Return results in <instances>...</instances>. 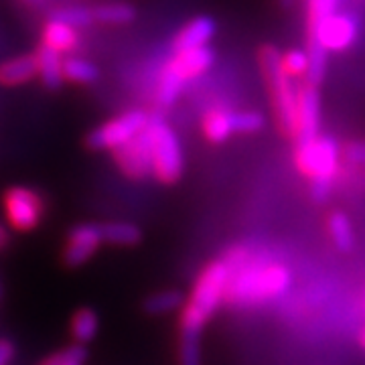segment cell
I'll return each instance as SVG.
<instances>
[{"mask_svg":"<svg viewBox=\"0 0 365 365\" xmlns=\"http://www.w3.org/2000/svg\"><path fill=\"white\" fill-rule=\"evenodd\" d=\"M321 124V98L314 83H302L297 88V146L311 143L319 136Z\"/></svg>","mask_w":365,"mask_h":365,"instance_id":"cell-10","label":"cell"},{"mask_svg":"<svg viewBox=\"0 0 365 365\" xmlns=\"http://www.w3.org/2000/svg\"><path fill=\"white\" fill-rule=\"evenodd\" d=\"M361 343H364V345H365V331H364V335H361Z\"/></svg>","mask_w":365,"mask_h":365,"instance_id":"cell-33","label":"cell"},{"mask_svg":"<svg viewBox=\"0 0 365 365\" xmlns=\"http://www.w3.org/2000/svg\"><path fill=\"white\" fill-rule=\"evenodd\" d=\"M35 57H37V76L43 81V86L47 90H59L63 86V81H66V76H63V55L41 43Z\"/></svg>","mask_w":365,"mask_h":365,"instance_id":"cell-14","label":"cell"},{"mask_svg":"<svg viewBox=\"0 0 365 365\" xmlns=\"http://www.w3.org/2000/svg\"><path fill=\"white\" fill-rule=\"evenodd\" d=\"M280 61L290 78L307 76V71H309V55L302 49H290L284 55H280Z\"/></svg>","mask_w":365,"mask_h":365,"instance_id":"cell-27","label":"cell"},{"mask_svg":"<svg viewBox=\"0 0 365 365\" xmlns=\"http://www.w3.org/2000/svg\"><path fill=\"white\" fill-rule=\"evenodd\" d=\"M292 284V274L282 264H260L252 256L232 274L225 300L232 307H250L260 300L276 299Z\"/></svg>","mask_w":365,"mask_h":365,"instance_id":"cell-2","label":"cell"},{"mask_svg":"<svg viewBox=\"0 0 365 365\" xmlns=\"http://www.w3.org/2000/svg\"><path fill=\"white\" fill-rule=\"evenodd\" d=\"M234 124L235 132H240V134H254V132H258L264 128L266 120H264V116H262L260 112L248 110V112H235Z\"/></svg>","mask_w":365,"mask_h":365,"instance_id":"cell-28","label":"cell"},{"mask_svg":"<svg viewBox=\"0 0 365 365\" xmlns=\"http://www.w3.org/2000/svg\"><path fill=\"white\" fill-rule=\"evenodd\" d=\"M88 357V353L83 349V345H71V347H66L61 351L53 353L49 357H45L39 365H83Z\"/></svg>","mask_w":365,"mask_h":365,"instance_id":"cell-26","label":"cell"},{"mask_svg":"<svg viewBox=\"0 0 365 365\" xmlns=\"http://www.w3.org/2000/svg\"><path fill=\"white\" fill-rule=\"evenodd\" d=\"M262 76L266 79V86L270 91L274 118L278 124V130L288 138H294L297 134V88L292 78L288 76L280 61V53L272 45H264L258 53Z\"/></svg>","mask_w":365,"mask_h":365,"instance_id":"cell-3","label":"cell"},{"mask_svg":"<svg viewBox=\"0 0 365 365\" xmlns=\"http://www.w3.org/2000/svg\"><path fill=\"white\" fill-rule=\"evenodd\" d=\"M9 242H11V237H9V232H6V227L0 223V250H4L9 246Z\"/></svg>","mask_w":365,"mask_h":365,"instance_id":"cell-31","label":"cell"},{"mask_svg":"<svg viewBox=\"0 0 365 365\" xmlns=\"http://www.w3.org/2000/svg\"><path fill=\"white\" fill-rule=\"evenodd\" d=\"M148 114L143 110H130L122 116L112 118L98 126L88 136V144L93 150H116L118 146L126 144L134 136H138L148 124Z\"/></svg>","mask_w":365,"mask_h":365,"instance_id":"cell-8","label":"cell"},{"mask_svg":"<svg viewBox=\"0 0 365 365\" xmlns=\"http://www.w3.org/2000/svg\"><path fill=\"white\" fill-rule=\"evenodd\" d=\"M150 140L153 175L160 182H177L182 175V148L175 130L160 116H150L146 124Z\"/></svg>","mask_w":365,"mask_h":365,"instance_id":"cell-5","label":"cell"},{"mask_svg":"<svg viewBox=\"0 0 365 365\" xmlns=\"http://www.w3.org/2000/svg\"><path fill=\"white\" fill-rule=\"evenodd\" d=\"M102 235H104L106 244L112 246H122V248H130L140 244L143 232L136 223L130 222H110L102 225Z\"/></svg>","mask_w":365,"mask_h":365,"instance_id":"cell-18","label":"cell"},{"mask_svg":"<svg viewBox=\"0 0 365 365\" xmlns=\"http://www.w3.org/2000/svg\"><path fill=\"white\" fill-rule=\"evenodd\" d=\"M343 157L353 165H365V143H351L345 146Z\"/></svg>","mask_w":365,"mask_h":365,"instance_id":"cell-29","label":"cell"},{"mask_svg":"<svg viewBox=\"0 0 365 365\" xmlns=\"http://www.w3.org/2000/svg\"><path fill=\"white\" fill-rule=\"evenodd\" d=\"M102 242H104L102 225L79 223L67 234L66 248H63V264L69 268H79L81 264H86L98 252Z\"/></svg>","mask_w":365,"mask_h":365,"instance_id":"cell-11","label":"cell"},{"mask_svg":"<svg viewBox=\"0 0 365 365\" xmlns=\"http://www.w3.org/2000/svg\"><path fill=\"white\" fill-rule=\"evenodd\" d=\"M329 234L333 244L337 246L339 252H351L355 248V234H353V225L349 217L341 211L331 213L329 217Z\"/></svg>","mask_w":365,"mask_h":365,"instance_id":"cell-22","label":"cell"},{"mask_svg":"<svg viewBox=\"0 0 365 365\" xmlns=\"http://www.w3.org/2000/svg\"><path fill=\"white\" fill-rule=\"evenodd\" d=\"M341 148L331 136H317L297 146V167L311 182H333L339 170Z\"/></svg>","mask_w":365,"mask_h":365,"instance_id":"cell-6","label":"cell"},{"mask_svg":"<svg viewBox=\"0 0 365 365\" xmlns=\"http://www.w3.org/2000/svg\"><path fill=\"white\" fill-rule=\"evenodd\" d=\"M232 274H234V268L225 258L211 262L203 268V272L197 278L191 297L182 304L179 339L201 341V333L207 325V321L225 300Z\"/></svg>","mask_w":365,"mask_h":365,"instance_id":"cell-1","label":"cell"},{"mask_svg":"<svg viewBox=\"0 0 365 365\" xmlns=\"http://www.w3.org/2000/svg\"><path fill=\"white\" fill-rule=\"evenodd\" d=\"M63 76L69 81H73V83H79V86H90L93 83L98 76H100V71H98V67L93 66L91 61L88 59H81V57H67L63 59Z\"/></svg>","mask_w":365,"mask_h":365,"instance_id":"cell-23","label":"cell"},{"mask_svg":"<svg viewBox=\"0 0 365 365\" xmlns=\"http://www.w3.org/2000/svg\"><path fill=\"white\" fill-rule=\"evenodd\" d=\"M337 4H339V0H309V4H307L309 31H314L331 14L337 13Z\"/></svg>","mask_w":365,"mask_h":365,"instance_id":"cell-25","label":"cell"},{"mask_svg":"<svg viewBox=\"0 0 365 365\" xmlns=\"http://www.w3.org/2000/svg\"><path fill=\"white\" fill-rule=\"evenodd\" d=\"M182 304H185V299L181 292L169 288V290H158L144 300V311L153 317H163V314L177 313L179 309H182Z\"/></svg>","mask_w":365,"mask_h":365,"instance_id":"cell-19","label":"cell"},{"mask_svg":"<svg viewBox=\"0 0 365 365\" xmlns=\"http://www.w3.org/2000/svg\"><path fill=\"white\" fill-rule=\"evenodd\" d=\"M215 35V23L209 16H197L193 21H189L177 33V37L173 39V51H189V49H199V47H207L209 41Z\"/></svg>","mask_w":365,"mask_h":365,"instance_id":"cell-13","label":"cell"},{"mask_svg":"<svg viewBox=\"0 0 365 365\" xmlns=\"http://www.w3.org/2000/svg\"><path fill=\"white\" fill-rule=\"evenodd\" d=\"M2 205H4L6 222L16 232H33L43 222L47 209V203L39 191L21 185L11 187L4 193Z\"/></svg>","mask_w":365,"mask_h":365,"instance_id":"cell-7","label":"cell"},{"mask_svg":"<svg viewBox=\"0 0 365 365\" xmlns=\"http://www.w3.org/2000/svg\"><path fill=\"white\" fill-rule=\"evenodd\" d=\"M213 59H215V55L209 47L175 53L163 69V76L158 81L157 104L160 108H169L175 104L182 88L193 78H199L201 73H205L213 63Z\"/></svg>","mask_w":365,"mask_h":365,"instance_id":"cell-4","label":"cell"},{"mask_svg":"<svg viewBox=\"0 0 365 365\" xmlns=\"http://www.w3.org/2000/svg\"><path fill=\"white\" fill-rule=\"evenodd\" d=\"M364 2H365V0H364Z\"/></svg>","mask_w":365,"mask_h":365,"instance_id":"cell-34","label":"cell"},{"mask_svg":"<svg viewBox=\"0 0 365 365\" xmlns=\"http://www.w3.org/2000/svg\"><path fill=\"white\" fill-rule=\"evenodd\" d=\"M292 2H294V0H280V4H282V6H290Z\"/></svg>","mask_w":365,"mask_h":365,"instance_id":"cell-32","label":"cell"},{"mask_svg":"<svg viewBox=\"0 0 365 365\" xmlns=\"http://www.w3.org/2000/svg\"><path fill=\"white\" fill-rule=\"evenodd\" d=\"M98 329H100V319L88 307L79 309L78 313L73 314V319H71V337L76 339L78 345L90 343L98 335Z\"/></svg>","mask_w":365,"mask_h":365,"instance_id":"cell-21","label":"cell"},{"mask_svg":"<svg viewBox=\"0 0 365 365\" xmlns=\"http://www.w3.org/2000/svg\"><path fill=\"white\" fill-rule=\"evenodd\" d=\"M114 153L118 169L130 179H144L153 175V157H150V140L144 128L138 136H134L126 144L118 146Z\"/></svg>","mask_w":365,"mask_h":365,"instance_id":"cell-12","label":"cell"},{"mask_svg":"<svg viewBox=\"0 0 365 365\" xmlns=\"http://www.w3.org/2000/svg\"><path fill=\"white\" fill-rule=\"evenodd\" d=\"M14 357V347L11 341L0 339V365H9Z\"/></svg>","mask_w":365,"mask_h":365,"instance_id":"cell-30","label":"cell"},{"mask_svg":"<svg viewBox=\"0 0 365 365\" xmlns=\"http://www.w3.org/2000/svg\"><path fill=\"white\" fill-rule=\"evenodd\" d=\"M234 114L225 108H213L203 118V134L209 143H225L232 134H235Z\"/></svg>","mask_w":365,"mask_h":365,"instance_id":"cell-17","label":"cell"},{"mask_svg":"<svg viewBox=\"0 0 365 365\" xmlns=\"http://www.w3.org/2000/svg\"><path fill=\"white\" fill-rule=\"evenodd\" d=\"M37 76V57L19 55L0 66V83L2 86H23Z\"/></svg>","mask_w":365,"mask_h":365,"instance_id":"cell-16","label":"cell"},{"mask_svg":"<svg viewBox=\"0 0 365 365\" xmlns=\"http://www.w3.org/2000/svg\"><path fill=\"white\" fill-rule=\"evenodd\" d=\"M91 11H93V21L104 25H128L136 19L134 6L124 2H106V4H98Z\"/></svg>","mask_w":365,"mask_h":365,"instance_id":"cell-20","label":"cell"},{"mask_svg":"<svg viewBox=\"0 0 365 365\" xmlns=\"http://www.w3.org/2000/svg\"><path fill=\"white\" fill-rule=\"evenodd\" d=\"M51 19L63 21L67 25L79 29V26H88L93 23V11L88 6H81V4H67V6L53 11Z\"/></svg>","mask_w":365,"mask_h":365,"instance_id":"cell-24","label":"cell"},{"mask_svg":"<svg viewBox=\"0 0 365 365\" xmlns=\"http://www.w3.org/2000/svg\"><path fill=\"white\" fill-rule=\"evenodd\" d=\"M43 45L51 47L61 55L76 51L79 47V33L76 26L67 25L63 21L49 19V23L43 26Z\"/></svg>","mask_w":365,"mask_h":365,"instance_id":"cell-15","label":"cell"},{"mask_svg":"<svg viewBox=\"0 0 365 365\" xmlns=\"http://www.w3.org/2000/svg\"><path fill=\"white\" fill-rule=\"evenodd\" d=\"M357 33H359V23L353 14L333 13L314 31H309L307 41H319L327 51L337 53L349 49L357 39Z\"/></svg>","mask_w":365,"mask_h":365,"instance_id":"cell-9","label":"cell"}]
</instances>
